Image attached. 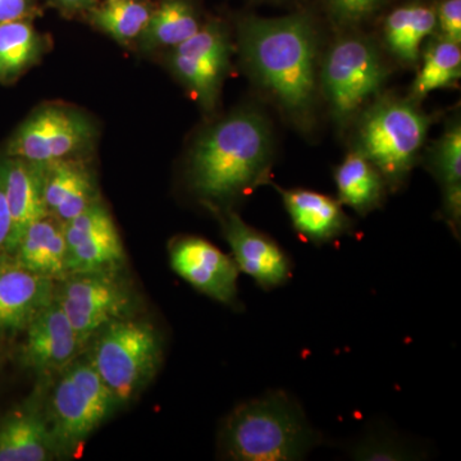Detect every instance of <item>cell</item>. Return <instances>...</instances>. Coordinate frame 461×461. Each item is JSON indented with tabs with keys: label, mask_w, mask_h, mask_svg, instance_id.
<instances>
[{
	"label": "cell",
	"mask_w": 461,
	"mask_h": 461,
	"mask_svg": "<svg viewBox=\"0 0 461 461\" xmlns=\"http://www.w3.org/2000/svg\"><path fill=\"white\" fill-rule=\"evenodd\" d=\"M437 27L442 38L461 41V0H444L436 11Z\"/></svg>",
	"instance_id": "obj_30"
},
{
	"label": "cell",
	"mask_w": 461,
	"mask_h": 461,
	"mask_svg": "<svg viewBox=\"0 0 461 461\" xmlns=\"http://www.w3.org/2000/svg\"><path fill=\"white\" fill-rule=\"evenodd\" d=\"M351 456L355 460H411L417 459V453L399 437L373 432L351 447Z\"/></svg>",
	"instance_id": "obj_28"
},
{
	"label": "cell",
	"mask_w": 461,
	"mask_h": 461,
	"mask_svg": "<svg viewBox=\"0 0 461 461\" xmlns=\"http://www.w3.org/2000/svg\"><path fill=\"white\" fill-rule=\"evenodd\" d=\"M437 29L436 11L420 3L402 5L384 23L388 50L402 63L417 62L424 41Z\"/></svg>",
	"instance_id": "obj_24"
},
{
	"label": "cell",
	"mask_w": 461,
	"mask_h": 461,
	"mask_svg": "<svg viewBox=\"0 0 461 461\" xmlns=\"http://www.w3.org/2000/svg\"><path fill=\"white\" fill-rule=\"evenodd\" d=\"M26 269L54 282L68 275L65 223L50 215L26 227L11 254Z\"/></svg>",
	"instance_id": "obj_20"
},
{
	"label": "cell",
	"mask_w": 461,
	"mask_h": 461,
	"mask_svg": "<svg viewBox=\"0 0 461 461\" xmlns=\"http://www.w3.org/2000/svg\"><path fill=\"white\" fill-rule=\"evenodd\" d=\"M302 405L285 391L240 403L224 420L220 447L235 461H296L321 445Z\"/></svg>",
	"instance_id": "obj_3"
},
{
	"label": "cell",
	"mask_w": 461,
	"mask_h": 461,
	"mask_svg": "<svg viewBox=\"0 0 461 461\" xmlns=\"http://www.w3.org/2000/svg\"><path fill=\"white\" fill-rule=\"evenodd\" d=\"M273 142L268 121L242 108L206 129L191 149L187 184L211 211L230 208L269 180Z\"/></svg>",
	"instance_id": "obj_1"
},
{
	"label": "cell",
	"mask_w": 461,
	"mask_h": 461,
	"mask_svg": "<svg viewBox=\"0 0 461 461\" xmlns=\"http://www.w3.org/2000/svg\"><path fill=\"white\" fill-rule=\"evenodd\" d=\"M387 68L375 45L363 36H342L330 48L321 72L333 117L346 123L377 95L387 78Z\"/></svg>",
	"instance_id": "obj_7"
},
{
	"label": "cell",
	"mask_w": 461,
	"mask_h": 461,
	"mask_svg": "<svg viewBox=\"0 0 461 461\" xmlns=\"http://www.w3.org/2000/svg\"><path fill=\"white\" fill-rule=\"evenodd\" d=\"M25 332L21 359L41 378L53 377L84 354L83 339L54 299L35 315Z\"/></svg>",
	"instance_id": "obj_14"
},
{
	"label": "cell",
	"mask_w": 461,
	"mask_h": 461,
	"mask_svg": "<svg viewBox=\"0 0 461 461\" xmlns=\"http://www.w3.org/2000/svg\"><path fill=\"white\" fill-rule=\"evenodd\" d=\"M50 378H41L35 393L0 420V461L58 459L45 411Z\"/></svg>",
	"instance_id": "obj_15"
},
{
	"label": "cell",
	"mask_w": 461,
	"mask_h": 461,
	"mask_svg": "<svg viewBox=\"0 0 461 461\" xmlns=\"http://www.w3.org/2000/svg\"><path fill=\"white\" fill-rule=\"evenodd\" d=\"M203 23L194 0H160L136 44L144 53L167 51L195 35Z\"/></svg>",
	"instance_id": "obj_21"
},
{
	"label": "cell",
	"mask_w": 461,
	"mask_h": 461,
	"mask_svg": "<svg viewBox=\"0 0 461 461\" xmlns=\"http://www.w3.org/2000/svg\"><path fill=\"white\" fill-rule=\"evenodd\" d=\"M461 75L460 44L438 36L429 42L423 65L411 87V99L426 98L433 90L450 86Z\"/></svg>",
	"instance_id": "obj_26"
},
{
	"label": "cell",
	"mask_w": 461,
	"mask_h": 461,
	"mask_svg": "<svg viewBox=\"0 0 461 461\" xmlns=\"http://www.w3.org/2000/svg\"><path fill=\"white\" fill-rule=\"evenodd\" d=\"M277 190L294 229L302 238L314 244H327L348 235L353 229V222L342 211L339 200L305 189Z\"/></svg>",
	"instance_id": "obj_19"
},
{
	"label": "cell",
	"mask_w": 461,
	"mask_h": 461,
	"mask_svg": "<svg viewBox=\"0 0 461 461\" xmlns=\"http://www.w3.org/2000/svg\"><path fill=\"white\" fill-rule=\"evenodd\" d=\"M242 62L258 85L291 117L304 124L317 95L318 42L305 14L247 17L239 23Z\"/></svg>",
	"instance_id": "obj_2"
},
{
	"label": "cell",
	"mask_w": 461,
	"mask_h": 461,
	"mask_svg": "<svg viewBox=\"0 0 461 461\" xmlns=\"http://www.w3.org/2000/svg\"><path fill=\"white\" fill-rule=\"evenodd\" d=\"M33 20H17L0 25V84L16 83L38 65L50 41L32 25Z\"/></svg>",
	"instance_id": "obj_23"
},
{
	"label": "cell",
	"mask_w": 461,
	"mask_h": 461,
	"mask_svg": "<svg viewBox=\"0 0 461 461\" xmlns=\"http://www.w3.org/2000/svg\"><path fill=\"white\" fill-rule=\"evenodd\" d=\"M47 3L65 16L72 17L86 14L99 2L98 0H47Z\"/></svg>",
	"instance_id": "obj_33"
},
{
	"label": "cell",
	"mask_w": 461,
	"mask_h": 461,
	"mask_svg": "<svg viewBox=\"0 0 461 461\" xmlns=\"http://www.w3.org/2000/svg\"><path fill=\"white\" fill-rule=\"evenodd\" d=\"M163 342L153 324L133 317L112 321L85 346L84 354L120 405L135 399L156 377Z\"/></svg>",
	"instance_id": "obj_6"
},
{
	"label": "cell",
	"mask_w": 461,
	"mask_h": 461,
	"mask_svg": "<svg viewBox=\"0 0 461 461\" xmlns=\"http://www.w3.org/2000/svg\"><path fill=\"white\" fill-rule=\"evenodd\" d=\"M54 285L21 266L11 254H0V335L25 330L54 299Z\"/></svg>",
	"instance_id": "obj_16"
},
{
	"label": "cell",
	"mask_w": 461,
	"mask_h": 461,
	"mask_svg": "<svg viewBox=\"0 0 461 461\" xmlns=\"http://www.w3.org/2000/svg\"><path fill=\"white\" fill-rule=\"evenodd\" d=\"M169 262L176 275L215 302L239 304L240 269L232 257L196 236L173 240Z\"/></svg>",
	"instance_id": "obj_12"
},
{
	"label": "cell",
	"mask_w": 461,
	"mask_h": 461,
	"mask_svg": "<svg viewBox=\"0 0 461 461\" xmlns=\"http://www.w3.org/2000/svg\"><path fill=\"white\" fill-rule=\"evenodd\" d=\"M213 212L240 272L253 278L266 291L284 286L290 281L293 263L275 240L249 226L230 208Z\"/></svg>",
	"instance_id": "obj_13"
},
{
	"label": "cell",
	"mask_w": 461,
	"mask_h": 461,
	"mask_svg": "<svg viewBox=\"0 0 461 461\" xmlns=\"http://www.w3.org/2000/svg\"><path fill=\"white\" fill-rule=\"evenodd\" d=\"M118 406L120 402L83 354L50 377L45 411L58 459L77 456Z\"/></svg>",
	"instance_id": "obj_4"
},
{
	"label": "cell",
	"mask_w": 461,
	"mask_h": 461,
	"mask_svg": "<svg viewBox=\"0 0 461 461\" xmlns=\"http://www.w3.org/2000/svg\"><path fill=\"white\" fill-rule=\"evenodd\" d=\"M41 181L47 213L62 223L77 217L102 199L95 172L87 157L41 165Z\"/></svg>",
	"instance_id": "obj_17"
},
{
	"label": "cell",
	"mask_w": 461,
	"mask_h": 461,
	"mask_svg": "<svg viewBox=\"0 0 461 461\" xmlns=\"http://www.w3.org/2000/svg\"><path fill=\"white\" fill-rule=\"evenodd\" d=\"M98 129L90 115L66 104L36 108L7 142L5 154L36 165L89 157Z\"/></svg>",
	"instance_id": "obj_8"
},
{
	"label": "cell",
	"mask_w": 461,
	"mask_h": 461,
	"mask_svg": "<svg viewBox=\"0 0 461 461\" xmlns=\"http://www.w3.org/2000/svg\"><path fill=\"white\" fill-rule=\"evenodd\" d=\"M339 202L357 214L366 215L384 204L387 185L375 166L357 151H351L335 171Z\"/></svg>",
	"instance_id": "obj_22"
},
{
	"label": "cell",
	"mask_w": 461,
	"mask_h": 461,
	"mask_svg": "<svg viewBox=\"0 0 461 461\" xmlns=\"http://www.w3.org/2000/svg\"><path fill=\"white\" fill-rule=\"evenodd\" d=\"M39 0H0V25L17 20L41 16Z\"/></svg>",
	"instance_id": "obj_31"
},
{
	"label": "cell",
	"mask_w": 461,
	"mask_h": 461,
	"mask_svg": "<svg viewBox=\"0 0 461 461\" xmlns=\"http://www.w3.org/2000/svg\"><path fill=\"white\" fill-rule=\"evenodd\" d=\"M430 167L442 189H461V127L455 121L436 142L430 154Z\"/></svg>",
	"instance_id": "obj_27"
},
{
	"label": "cell",
	"mask_w": 461,
	"mask_h": 461,
	"mask_svg": "<svg viewBox=\"0 0 461 461\" xmlns=\"http://www.w3.org/2000/svg\"><path fill=\"white\" fill-rule=\"evenodd\" d=\"M65 235L68 275L123 268L122 239L102 199L66 222Z\"/></svg>",
	"instance_id": "obj_11"
},
{
	"label": "cell",
	"mask_w": 461,
	"mask_h": 461,
	"mask_svg": "<svg viewBox=\"0 0 461 461\" xmlns=\"http://www.w3.org/2000/svg\"><path fill=\"white\" fill-rule=\"evenodd\" d=\"M12 240V218L7 200L0 187V254H9Z\"/></svg>",
	"instance_id": "obj_32"
},
{
	"label": "cell",
	"mask_w": 461,
	"mask_h": 461,
	"mask_svg": "<svg viewBox=\"0 0 461 461\" xmlns=\"http://www.w3.org/2000/svg\"><path fill=\"white\" fill-rule=\"evenodd\" d=\"M153 8L147 0H104L85 16L94 29L118 44L130 45L140 38Z\"/></svg>",
	"instance_id": "obj_25"
},
{
	"label": "cell",
	"mask_w": 461,
	"mask_h": 461,
	"mask_svg": "<svg viewBox=\"0 0 461 461\" xmlns=\"http://www.w3.org/2000/svg\"><path fill=\"white\" fill-rule=\"evenodd\" d=\"M54 300L85 346L112 321L133 317L138 304L123 268L67 275L56 281Z\"/></svg>",
	"instance_id": "obj_9"
},
{
	"label": "cell",
	"mask_w": 461,
	"mask_h": 461,
	"mask_svg": "<svg viewBox=\"0 0 461 461\" xmlns=\"http://www.w3.org/2000/svg\"><path fill=\"white\" fill-rule=\"evenodd\" d=\"M333 20L342 26L362 23L378 11L387 0H326Z\"/></svg>",
	"instance_id": "obj_29"
},
{
	"label": "cell",
	"mask_w": 461,
	"mask_h": 461,
	"mask_svg": "<svg viewBox=\"0 0 461 461\" xmlns=\"http://www.w3.org/2000/svg\"><path fill=\"white\" fill-rule=\"evenodd\" d=\"M0 187L12 218V254L18 239L33 221L48 215L42 199L41 165L3 154L0 157Z\"/></svg>",
	"instance_id": "obj_18"
},
{
	"label": "cell",
	"mask_w": 461,
	"mask_h": 461,
	"mask_svg": "<svg viewBox=\"0 0 461 461\" xmlns=\"http://www.w3.org/2000/svg\"><path fill=\"white\" fill-rule=\"evenodd\" d=\"M429 124L414 99H378L357 123L354 150L378 169L388 189L395 190L417 162Z\"/></svg>",
	"instance_id": "obj_5"
},
{
	"label": "cell",
	"mask_w": 461,
	"mask_h": 461,
	"mask_svg": "<svg viewBox=\"0 0 461 461\" xmlns=\"http://www.w3.org/2000/svg\"><path fill=\"white\" fill-rule=\"evenodd\" d=\"M232 51L229 27L221 20H212L186 41L167 50L166 63L191 98L212 111L220 98Z\"/></svg>",
	"instance_id": "obj_10"
}]
</instances>
